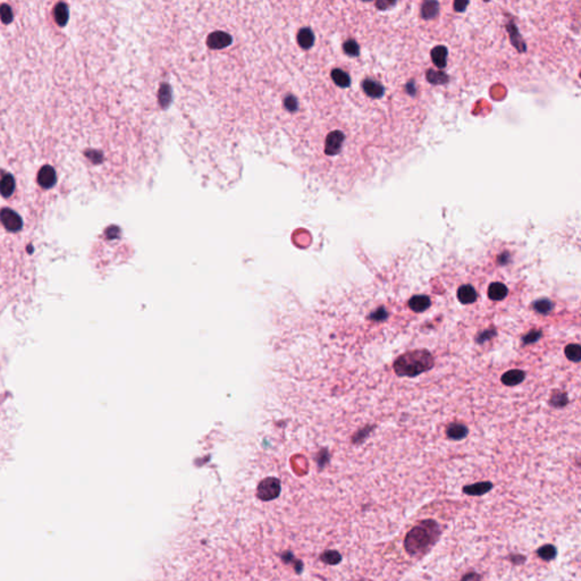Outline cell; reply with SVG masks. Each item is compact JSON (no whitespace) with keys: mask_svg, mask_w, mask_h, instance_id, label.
I'll use <instances>...</instances> for the list:
<instances>
[{"mask_svg":"<svg viewBox=\"0 0 581 581\" xmlns=\"http://www.w3.org/2000/svg\"><path fill=\"white\" fill-rule=\"evenodd\" d=\"M442 535L441 526L434 519H425L408 531L404 549L412 558H421L435 546Z\"/></svg>","mask_w":581,"mask_h":581,"instance_id":"cell-1","label":"cell"},{"mask_svg":"<svg viewBox=\"0 0 581 581\" xmlns=\"http://www.w3.org/2000/svg\"><path fill=\"white\" fill-rule=\"evenodd\" d=\"M434 366V359L427 350L407 352L394 364L395 372L401 377H414L427 371Z\"/></svg>","mask_w":581,"mask_h":581,"instance_id":"cell-2","label":"cell"},{"mask_svg":"<svg viewBox=\"0 0 581 581\" xmlns=\"http://www.w3.org/2000/svg\"><path fill=\"white\" fill-rule=\"evenodd\" d=\"M0 221L10 232L20 231L23 226L22 218L19 216V214L9 209V208H3L0 211Z\"/></svg>","mask_w":581,"mask_h":581,"instance_id":"cell-3","label":"cell"},{"mask_svg":"<svg viewBox=\"0 0 581 581\" xmlns=\"http://www.w3.org/2000/svg\"><path fill=\"white\" fill-rule=\"evenodd\" d=\"M494 488V485L491 481H480L476 484L467 485L462 487L463 494L468 496H482L489 493Z\"/></svg>","mask_w":581,"mask_h":581,"instance_id":"cell-4","label":"cell"},{"mask_svg":"<svg viewBox=\"0 0 581 581\" xmlns=\"http://www.w3.org/2000/svg\"><path fill=\"white\" fill-rule=\"evenodd\" d=\"M38 183L43 189H51L56 183L55 170L49 165H45L38 174Z\"/></svg>","mask_w":581,"mask_h":581,"instance_id":"cell-5","label":"cell"},{"mask_svg":"<svg viewBox=\"0 0 581 581\" xmlns=\"http://www.w3.org/2000/svg\"><path fill=\"white\" fill-rule=\"evenodd\" d=\"M319 561L326 565H339L343 561V556L336 549H325L319 555Z\"/></svg>","mask_w":581,"mask_h":581,"instance_id":"cell-6","label":"cell"},{"mask_svg":"<svg viewBox=\"0 0 581 581\" xmlns=\"http://www.w3.org/2000/svg\"><path fill=\"white\" fill-rule=\"evenodd\" d=\"M457 299H459L461 303L471 304L477 300V292L471 285H463L457 291Z\"/></svg>","mask_w":581,"mask_h":581,"instance_id":"cell-7","label":"cell"},{"mask_svg":"<svg viewBox=\"0 0 581 581\" xmlns=\"http://www.w3.org/2000/svg\"><path fill=\"white\" fill-rule=\"evenodd\" d=\"M430 307V299L427 295H414L409 301V308L414 312H424Z\"/></svg>","mask_w":581,"mask_h":581,"instance_id":"cell-8","label":"cell"},{"mask_svg":"<svg viewBox=\"0 0 581 581\" xmlns=\"http://www.w3.org/2000/svg\"><path fill=\"white\" fill-rule=\"evenodd\" d=\"M468 431L469 430H468V428L463 424L454 422V424H451L449 427H447L446 434L449 436V438L454 439V441H460V439L467 437Z\"/></svg>","mask_w":581,"mask_h":581,"instance_id":"cell-9","label":"cell"},{"mask_svg":"<svg viewBox=\"0 0 581 581\" xmlns=\"http://www.w3.org/2000/svg\"><path fill=\"white\" fill-rule=\"evenodd\" d=\"M15 178H14L12 175L6 174L0 179V194H1L3 198L7 199L9 198V196H12L14 191H15Z\"/></svg>","mask_w":581,"mask_h":581,"instance_id":"cell-10","label":"cell"},{"mask_svg":"<svg viewBox=\"0 0 581 581\" xmlns=\"http://www.w3.org/2000/svg\"><path fill=\"white\" fill-rule=\"evenodd\" d=\"M54 15H55L56 23H57L61 27H64L66 24H67L68 19H69L68 6L64 2L57 3V6L55 7Z\"/></svg>","mask_w":581,"mask_h":581,"instance_id":"cell-11","label":"cell"},{"mask_svg":"<svg viewBox=\"0 0 581 581\" xmlns=\"http://www.w3.org/2000/svg\"><path fill=\"white\" fill-rule=\"evenodd\" d=\"M524 380V372L513 369L502 376V383L506 386H516Z\"/></svg>","mask_w":581,"mask_h":581,"instance_id":"cell-12","label":"cell"},{"mask_svg":"<svg viewBox=\"0 0 581 581\" xmlns=\"http://www.w3.org/2000/svg\"><path fill=\"white\" fill-rule=\"evenodd\" d=\"M536 555L545 562H552L558 556V548L553 544H545L537 549Z\"/></svg>","mask_w":581,"mask_h":581,"instance_id":"cell-13","label":"cell"},{"mask_svg":"<svg viewBox=\"0 0 581 581\" xmlns=\"http://www.w3.org/2000/svg\"><path fill=\"white\" fill-rule=\"evenodd\" d=\"M431 59L435 66L438 68H444L447 65V49L444 45H437L431 51Z\"/></svg>","mask_w":581,"mask_h":581,"instance_id":"cell-14","label":"cell"},{"mask_svg":"<svg viewBox=\"0 0 581 581\" xmlns=\"http://www.w3.org/2000/svg\"><path fill=\"white\" fill-rule=\"evenodd\" d=\"M508 295V287L502 283H493L488 287V297L491 300L501 301Z\"/></svg>","mask_w":581,"mask_h":581,"instance_id":"cell-15","label":"cell"},{"mask_svg":"<svg viewBox=\"0 0 581 581\" xmlns=\"http://www.w3.org/2000/svg\"><path fill=\"white\" fill-rule=\"evenodd\" d=\"M565 355L569 360L579 362L581 359V347L578 344H570L565 347Z\"/></svg>","mask_w":581,"mask_h":581,"instance_id":"cell-16","label":"cell"},{"mask_svg":"<svg viewBox=\"0 0 581 581\" xmlns=\"http://www.w3.org/2000/svg\"><path fill=\"white\" fill-rule=\"evenodd\" d=\"M534 309L536 310L537 312L541 313V315H547L548 312L552 311L553 302L548 300V299H540V300H537L535 302Z\"/></svg>","mask_w":581,"mask_h":581,"instance_id":"cell-17","label":"cell"},{"mask_svg":"<svg viewBox=\"0 0 581 581\" xmlns=\"http://www.w3.org/2000/svg\"><path fill=\"white\" fill-rule=\"evenodd\" d=\"M0 19H1V21L5 24L10 23L13 20L12 9H10V7L8 5H6V3H3V5L0 6Z\"/></svg>","mask_w":581,"mask_h":581,"instance_id":"cell-18","label":"cell"},{"mask_svg":"<svg viewBox=\"0 0 581 581\" xmlns=\"http://www.w3.org/2000/svg\"><path fill=\"white\" fill-rule=\"evenodd\" d=\"M551 403H552V406H554L556 408L564 407L565 404L568 403V397H566V394H564V393H556L555 395L552 396Z\"/></svg>","mask_w":581,"mask_h":581,"instance_id":"cell-19","label":"cell"},{"mask_svg":"<svg viewBox=\"0 0 581 581\" xmlns=\"http://www.w3.org/2000/svg\"><path fill=\"white\" fill-rule=\"evenodd\" d=\"M540 337H541L540 330H531L530 333H528L527 335L523 337V343L524 344H533L535 342H537Z\"/></svg>","mask_w":581,"mask_h":581,"instance_id":"cell-20","label":"cell"},{"mask_svg":"<svg viewBox=\"0 0 581 581\" xmlns=\"http://www.w3.org/2000/svg\"><path fill=\"white\" fill-rule=\"evenodd\" d=\"M387 317H388V312L386 311L385 308H378L376 310V311L372 312V315L370 316V319L374 320V322H383V320L387 319Z\"/></svg>","mask_w":581,"mask_h":581,"instance_id":"cell-21","label":"cell"},{"mask_svg":"<svg viewBox=\"0 0 581 581\" xmlns=\"http://www.w3.org/2000/svg\"><path fill=\"white\" fill-rule=\"evenodd\" d=\"M508 559H510V562L512 563L513 565H522L524 564V562L527 561V556L523 555V554H520V553H512V554H510L508 556Z\"/></svg>","mask_w":581,"mask_h":581,"instance_id":"cell-22","label":"cell"},{"mask_svg":"<svg viewBox=\"0 0 581 581\" xmlns=\"http://www.w3.org/2000/svg\"><path fill=\"white\" fill-rule=\"evenodd\" d=\"M482 577L479 575L478 572L476 571H469L467 572L466 575H464L462 578H461V581H481Z\"/></svg>","mask_w":581,"mask_h":581,"instance_id":"cell-23","label":"cell"},{"mask_svg":"<svg viewBox=\"0 0 581 581\" xmlns=\"http://www.w3.org/2000/svg\"><path fill=\"white\" fill-rule=\"evenodd\" d=\"M360 581H364V580H360Z\"/></svg>","mask_w":581,"mask_h":581,"instance_id":"cell-24","label":"cell"}]
</instances>
